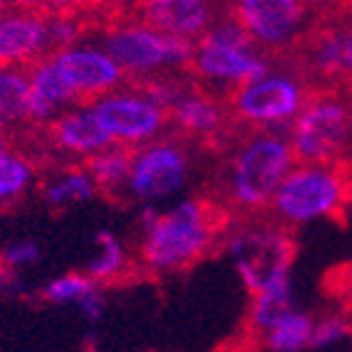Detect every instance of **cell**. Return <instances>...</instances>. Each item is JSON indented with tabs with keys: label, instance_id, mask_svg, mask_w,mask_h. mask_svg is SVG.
Listing matches in <instances>:
<instances>
[{
	"label": "cell",
	"instance_id": "cell-1",
	"mask_svg": "<svg viewBox=\"0 0 352 352\" xmlns=\"http://www.w3.org/2000/svg\"><path fill=\"white\" fill-rule=\"evenodd\" d=\"M141 264L153 274H177L195 266L219 239V212L197 197H182L165 210L143 207Z\"/></svg>",
	"mask_w": 352,
	"mask_h": 352
},
{
	"label": "cell",
	"instance_id": "cell-2",
	"mask_svg": "<svg viewBox=\"0 0 352 352\" xmlns=\"http://www.w3.org/2000/svg\"><path fill=\"white\" fill-rule=\"evenodd\" d=\"M352 207L350 165H296L274 195L269 210L286 229L318 219H342Z\"/></svg>",
	"mask_w": 352,
	"mask_h": 352
},
{
	"label": "cell",
	"instance_id": "cell-3",
	"mask_svg": "<svg viewBox=\"0 0 352 352\" xmlns=\"http://www.w3.org/2000/svg\"><path fill=\"white\" fill-rule=\"evenodd\" d=\"M296 168L288 135L254 131L236 146L227 168V197L236 210H269L281 182Z\"/></svg>",
	"mask_w": 352,
	"mask_h": 352
},
{
	"label": "cell",
	"instance_id": "cell-4",
	"mask_svg": "<svg viewBox=\"0 0 352 352\" xmlns=\"http://www.w3.org/2000/svg\"><path fill=\"white\" fill-rule=\"evenodd\" d=\"M190 72L205 89L234 91L271 72L269 57L254 45L234 15H219L195 42Z\"/></svg>",
	"mask_w": 352,
	"mask_h": 352
},
{
	"label": "cell",
	"instance_id": "cell-5",
	"mask_svg": "<svg viewBox=\"0 0 352 352\" xmlns=\"http://www.w3.org/2000/svg\"><path fill=\"white\" fill-rule=\"evenodd\" d=\"M352 131V94L345 89H313L303 111L288 129L296 165H335L345 160Z\"/></svg>",
	"mask_w": 352,
	"mask_h": 352
},
{
	"label": "cell",
	"instance_id": "cell-6",
	"mask_svg": "<svg viewBox=\"0 0 352 352\" xmlns=\"http://www.w3.org/2000/svg\"><path fill=\"white\" fill-rule=\"evenodd\" d=\"M126 76L141 82L168 76L170 72L190 69L195 57V42L163 35L146 20H121L104 32L101 40Z\"/></svg>",
	"mask_w": 352,
	"mask_h": 352
},
{
	"label": "cell",
	"instance_id": "cell-7",
	"mask_svg": "<svg viewBox=\"0 0 352 352\" xmlns=\"http://www.w3.org/2000/svg\"><path fill=\"white\" fill-rule=\"evenodd\" d=\"M227 252L249 296L291 281L296 241L281 224H252L227 236Z\"/></svg>",
	"mask_w": 352,
	"mask_h": 352
},
{
	"label": "cell",
	"instance_id": "cell-8",
	"mask_svg": "<svg viewBox=\"0 0 352 352\" xmlns=\"http://www.w3.org/2000/svg\"><path fill=\"white\" fill-rule=\"evenodd\" d=\"M313 87L296 72L271 69L254 82L234 89L229 94V116L254 131H278L291 129Z\"/></svg>",
	"mask_w": 352,
	"mask_h": 352
},
{
	"label": "cell",
	"instance_id": "cell-9",
	"mask_svg": "<svg viewBox=\"0 0 352 352\" xmlns=\"http://www.w3.org/2000/svg\"><path fill=\"white\" fill-rule=\"evenodd\" d=\"M190 180V155L177 141L160 138L135 148L126 195L141 207H158L185 190Z\"/></svg>",
	"mask_w": 352,
	"mask_h": 352
},
{
	"label": "cell",
	"instance_id": "cell-10",
	"mask_svg": "<svg viewBox=\"0 0 352 352\" xmlns=\"http://www.w3.org/2000/svg\"><path fill=\"white\" fill-rule=\"evenodd\" d=\"M99 124L116 146L129 151L160 141L170 118L158 104H153L141 87H121L113 94L101 96L91 104Z\"/></svg>",
	"mask_w": 352,
	"mask_h": 352
},
{
	"label": "cell",
	"instance_id": "cell-11",
	"mask_svg": "<svg viewBox=\"0 0 352 352\" xmlns=\"http://www.w3.org/2000/svg\"><path fill=\"white\" fill-rule=\"evenodd\" d=\"M311 8L300 0H239L232 15L261 52H283L308 32Z\"/></svg>",
	"mask_w": 352,
	"mask_h": 352
},
{
	"label": "cell",
	"instance_id": "cell-12",
	"mask_svg": "<svg viewBox=\"0 0 352 352\" xmlns=\"http://www.w3.org/2000/svg\"><path fill=\"white\" fill-rule=\"evenodd\" d=\"M352 30V15L330 18L305 32L300 45V62H303V79L313 84V89H345V52L347 37ZM352 94V91H350Z\"/></svg>",
	"mask_w": 352,
	"mask_h": 352
},
{
	"label": "cell",
	"instance_id": "cell-13",
	"mask_svg": "<svg viewBox=\"0 0 352 352\" xmlns=\"http://www.w3.org/2000/svg\"><path fill=\"white\" fill-rule=\"evenodd\" d=\"M74 89L79 104H94L101 96L124 87L126 74L101 42H79L74 47L50 54Z\"/></svg>",
	"mask_w": 352,
	"mask_h": 352
},
{
	"label": "cell",
	"instance_id": "cell-14",
	"mask_svg": "<svg viewBox=\"0 0 352 352\" xmlns=\"http://www.w3.org/2000/svg\"><path fill=\"white\" fill-rule=\"evenodd\" d=\"M50 57L47 15L32 8H8L0 15V67L30 69Z\"/></svg>",
	"mask_w": 352,
	"mask_h": 352
},
{
	"label": "cell",
	"instance_id": "cell-15",
	"mask_svg": "<svg viewBox=\"0 0 352 352\" xmlns=\"http://www.w3.org/2000/svg\"><path fill=\"white\" fill-rule=\"evenodd\" d=\"M50 141L59 153H65L67 158H79V160H91L113 146L104 126L99 124L91 104H76L67 109L57 121L47 126Z\"/></svg>",
	"mask_w": 352,
	"mask_h": 352
},
{
	"label": "cell",
	"instance_id": "cell-16",
	"mask_svg": "<svg viewBox=\"0 0 352 352\" xmlns=\"http://www.w3.org/2000/svg\"><path fill=\"white\" fill-rule=\"evenodd\" d=\"M214 8L207 0H148L141 3V20L160 30L163 35L177 37V40L197 42L212 23Z\"/></svg>",
	"mask_w": 352,
	"mask_h": 352
},
{
	"label": "cell",
	"instance_id": "cell-17",
	"mask_svg": "<svg viewBox=\"0 0 352 352\" xmlns=\"http://www.w3.org/2000/svg\"><path fill=\"white\" fill-rule=\"evenodd\" d=\"M168 118L182 135L214 138L227 129L232 116H229V106H224V101L214 91L205 87H185Z\"/></svg>",
	"mask_w": 352,
	"mask_h": 352
},
{
	"label": "cell",
	"instance_id": "cell-18",
	"mask_svg": "<svg viewBox=\"0 0 352 352\" xmlns=\"http://www.w3.org/2000/svg\"><path fill=\"white\" fill-rule=\"evenodd\" d=\"M30 74V124L50 126L67 109L79 104L74 89L59 72L52 57L40 59L28 69Z\"/></svg>",
	"mask_w": 352,
	"mask_h": 352
},
{
	"label": "cell",
	"instance_id": "cell-19",
	"mask_svg": "<svg viewBox=\"0 0 352 352\" xmlns=\"http://www.w3.org/2000/svg\"><path fill=\"white\" fill-rule=\"evenodd\" d=\"M99 195L94 177L87 165H67L59 168L54 175H50L42 182L40 197L42 202L54 212L69 210L76 205H87Z\"/></svg>",
	"mask_w": 352,
	"mask_h": 352
},
{
	"label": "cell",
	"instance_id": "cell-20",
	"mask_svg": "<svg viewBox=\"0 0 352 352\" xmlns=\"http://www.w3.org/2000/svg\"><path fill=\"white\" fill-rule=\"evenodd\" d=\"M313 325L316 320L308 313L291 308L266 333L258 335V342L266 352H303L311 347Z\"/></svg>",
	"mask_w": 352,
	"mask_h": 352
},
{
	"label": "cell",
	"instance_id": "cell-21",
	"mask_svg": "<svg viewBox=\"0 0 352 352\" xmlns=\"http://www.w3.org/2000/svg\"><path fill=\"white\" fill-rule=\"evenodd\" d=\"M94 244L96 252L94 256L89 258L84 274L99 286L124 276L126 269H129V252H126V244L121 241V236L116 232H111V229H99L94 236Z\"/></svg>",
	"mask_w": 352,
	"mask_h": 352
},
{
	"label": "cell",
	"instance_id": "cell-22",
	"mask_svg": "<svg viewBox=\"0 0 352 352\" xmlns=\"http://www.w3.org/2000/svg\"><path fill=\"white\" fill-rule=\"evenodd\" d=\"M131 160H133V151L124 146H109L106 151H101L99 155L84 163L94 177L99 192L106 195H121L126 192L131 177Z\"/></svg>",
	"mask_w": 352,
	"mask_h": 352
},
{
	"label": "cell",
	"instance_id": "cell-23",
	"mask_svg": "<svg viewBox=\"0 0 352 352\" xmlns=\"http://www.w3.org/2000/svg\"><path fill=\"white\" fill-rule=\"evenodd\" d=\"M0 121L8 126L30 124V74L28 69L0 67Z\"/></svg>",
	"mask_w": 352,
	"mask_h": 352
},
{
	"label": "cell",
	"instance_id": "cell-24",
	"mask_svg": "<svg viewBox=\"0 0 352 352\" xmlns=\"http://www.w3.org/2000/svg\"><path fill=\"white\" fill-rule=\"evenodd\" d=\"M37 180L35 163L20 151H0V207L15 205L32 190Z\"/></svg>",
	"mask_w": 352,
	"mask_h": 352
},
{
	"label": "cell",
	"instance_id": "cell-25",
	"mask_svg": "<svg viewBox=\"0 0 352 352\" xmlns=\"http://www.w3.org/2000/svg\"><path fill=\"white\" fill-rule=\"evenodd\" d=\"M96 294H101V286L84 274V271H67L59 276L50 278L42 286L40 296L52 305H74L76 311L87 300H91Z\"/></svg>",
	"mask_w": 352,
	"mask_h": 352
},
{
	"label": "cell",
	"instance_id": "cell-26",
	"mask_svg": "<svg viewBox=\"0 0 352 352\" xmlns=\"http://www.w3.org/2000/svg\"><path fill=\"white\" fill-rule=\"evenodd\" d=\"M291 308H296L294 296H291V281L261 291V294L252 296V303H249V328L258 338Z\"/></svg>",
	"mask_w": 352,
	"mask_h": 352
},
{
	"label": "cell",
	"instance_id": "cell-27",
	"mask_svg": "<svg viewBox=\"0 0 352 352\" xmlns=\"http://www.w3.org/2000/svg\"><path fill=\"white\" fill-rule=\"evenodd\" d=\"M47 35H50V54H54L84 42L82 40L84 28L79 23V18H74L69 12H54V15H47Z\"/></svg>",
	"mask_w": 352,
	"mask_h": 352
},
{
	"label": "cell",
	"instance_id": "cell-28",
	"mask_svg": "<svg viewBox=\"0 0 352 352\" xmlns=\"http://www.w3.org/2000/svg\"><path fill=\"white\" fill-rule=\"evenodd\" d=\"M42 256V249L35 239H15L8 241L6 247L0 249V266L12 274H18L23 269L35 266Z\"/></svg>",
	"mask_w": 352,
	"mask_h": 352
},
{
	"label": "cell",
	"instance_id": "cell-29",
	"mask_svg": "<svg viewBox=\"0 0 352 352\" xmlns=\"http://www.w3.org/2000/svg\"><path fill=\"white\" fill-rule=\"evenodd\" d=\"M352 335V320L345 313H335V316H325L320 320H316L313 325V340L311 347L313 350H323L328 345L345 340Z\"/></svg>",
	"mask_w": 352,
	"mask_h": 352
},
{
	"label": "cell",
	"instance_id": "cell-30",
	"mask_svg": "<svg viewBox=\"0 0 352 352\" xmlns=\"http://www.w3.org/2000/svg\"><path fill=\"white\" fill-rule=\"evenodd\" d=\"M325 294L342 303L347 313H352V261L335 266L325 276Z\"/></svg>",
	"mask_w": 352,
	"mask_h": 352
},
{
	"label": "cell",
	"instance_id": "cell-31",
	"mask_svg": "<svg viewBox=\"0 0 352 352\" xmlns=\"http://www.w3.org/2000/svg\"><path fill=\"white\" fill-rule=\"evenodd\" d=\"M345 72H347V87L352 91V30L347 37V52H345Z\"/></svg>",
	"mask_w": 352,
	"mask_h": 352
},
{
	"label": "cell",
	"instance_id": "cell-32",
	"mask_svg": "<svg viewBox=\"0 0 352 352\" xmlns=\"http://www.w3.org/2000/svg\"><path fill=\"white\" fill-rule=\"evenodd\" d=\"M345 165H350L352 170V131H350V141H347V151H345V160H342Z\"/></svg>",
	"mask_w": 352,
	"mask_h": 352
},
{
	"label": "cell",
	"instance_id": "cell-33",
	"mask_svg": "<svg viewBox=\"0 0 352 352\" xmlns=\"http://www.w3.org/2000/svg\"><path fill=\"white\" fill-rule=\"evenodd\" d=\"M8 148V143H6V138H3V135H0V151H6Z\"/></svg>",
	"mask_w": 352,
	"mask_h": 352
},
{
	"label": "cell",
	"instance_id": "cell-34",
	"mask_svg": "<svg viewBox=\"0 0 352 352\" xmlns=\"http://www.w3.org/2000/svg\"><path fill=\"white\" fill-rule=\"evenodd\" d=\"M6 10H8V6H6V3H0V15H3Z\"/></svg>",
	"mask_w": 352,
	"mask_h": 352
},
{
	"label": "cell",
	"instance_id": "cell-35",
	"mask_svg": "<svg viewBox=\"0 0 352 352\" xmlns=\"http://www.w3.org/2000/svg\"><path fill=\"white\" fill-rule=\"evenodd\" d=\"M3 131H6V124H3V121H0V133H3Z\"/></svg>",
	"mask_w": 352,
	"mask_h": 352
}]
</instances>
